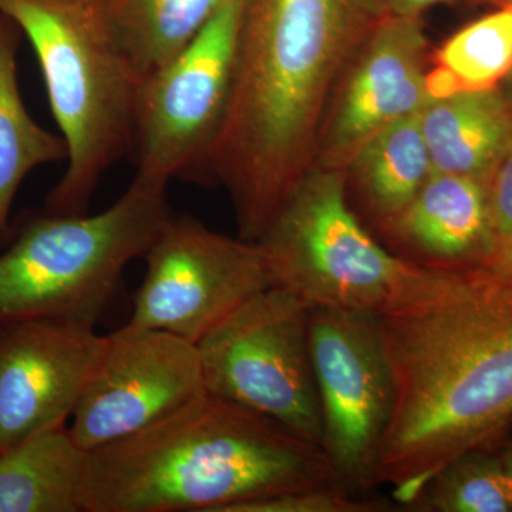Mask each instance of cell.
Returning a JSON list of instances; mask_svg holds the SVG:
<instances>
[{
	"label": "cell",
	"instance_id": "cell-1",
	"mask_svg": "<svg viewBox=\"0 0 512 512\" xmlns=\"http://www.w3.org/2000/svg\"><path fill=\"white\" fill-rule=\"evenodd\" d=\"M394 382L377 484L403 507L454 458L512 431V284L480 266L437 272L376 316Z\"/></svg>",
	"mask_w": 512,
	"mask_h": 512
},
{
	"label": "cell",
	"instance_id": "cell-2",
	"mask_svg": "<svg viewBox=\"0 0 512 512\" xmlns=\"http://www.w3.org/2000/svg\"><path fill=\"white\" fill-rule=\"evenodd\" d=\"M382 0H244L227 109L198 177L258 241L315 160L323 116Z\"/></svg>",
	"mask_w": 512,
	"mask_h": 512
},
{
	"label": "cell",
	"instance_id": "cell-3",
	"mask_svg": "<svg viewBox=\"0 0 512 512\" xmlns=\"http://www.w3.org/2000/svg\"><path fill=\"white\" fill-rule=\"evenodd\" d=\"M326 485L340 484L322 447L204 392L140 433L89 451L83 508L231 512Z\"/></svg>",
	"mask_w": 512,
	"mask_h": 512
},
{
	"label": "cell",
	"instance_id": "cell-4",
	"mask_svg": "<svg viewBox=\"0 0 512 512\" xmlns=\"http://www.w3.org/2000/svg\"><path fill=\"white\" fill-rule=\"evenodd\" d=\"M0 12L35 50L67 147L66 170L43 211L87 214L104 175L133 151L144 77L114 35L103 0H0Z\"/></svg>",
	"mask_w": 512,
	"mask_h": 512
},
{
	"label": "cell",
	"instance_id": "cell-5",
	"mask_svg": "<svg viewBox=\"0 0 512 512\" xmlns=\"http://www.w3.org/2000/svg\"><path fill=\"white\" fill-rule=\"evenodd\" d=\"M167 187L134 174L99 214L37 211L0 252V329L35 319L96 326L134 259L171 217Z\"/></svg>",
	"mask_w": 512,
	"mask_h": 512
},
{
	"label": "cell",
	"instance_id": "cell-6",
	"mask_svg": "<svg viewBox=\"0 0 512 512\" xmlns=\"http://www.w3.org/2000/svg\"><path fill=\"white\" fill-rule=\"evenodd\" d=\"M255 242L274 286L311 308L383 315L419 295L437 275L380 245L353 212L345 171L316 165Z\"/></svg>",
	"mask_w": 512,
	"mask_h": 512
},
{
	"label": "cell",
	"instance_id": "cell-7",
	"mask_svg": "<svg viewBox=\"0 0 512 512\" xmlns=\"http://www.w3.org/2000/svg\"><path fill=\"white\" fill-rule=\"evenodd\" d=\"M311 306L281 286L245 302L197 343L205 392L264 414L322 447Z\"/></svg>",
	"mask_w": 512,
	"mask_h": 512
},
{
	"label": "cell",
	"instance_id": "cell-8",
	"mask_svg": "<svg viewBox=\"0 0 512 512\" xmlns=\"http://www.w3.org/2000/svg\"><path fill=\"white\" fill-rule=\"evenodd\" d=\"M244 0H225L173 62L141 84L136 174L168 187L198 177L227 109Z\"/></svg>",
	"mask_w": 512,
	"mask_h": 512
},
{
	"label": "cell",
	"instance_id": "cell-9",
	"mask_svg": "<svg viewBox=\"0 0 512 512\" xmlns=\"http://www.w3.org/2000/svg\"><path fill=\"white\" fill-rule=\"evenodd\" d=\"M311 355L322 448L353 494L379 487L377 461L394 409V382L376 315L312 308Z\"/></svg>",
	"mask_w": 512,
	"mask_h": 512
},
{
	"label": "cell",
	"instance_id": "cell-10",
	"mask_svg": "<svg viewBox=\"0 0 512 512\" xmlns=\"http://www.w3.org/2000/svg\"><path fill=\"white\" fill-rule=\"evenodd\" d=\"M128 323L198 342L274 286L258 242L232 238L191 217L165 222L146 255Z\"/></svg>",
	"mask_w": 512,
	"mask_h": 512
},
{
	"label": "cell",
	"instance_id": "cell-11",
	"mask_svg": "<svg viewBox=\"0 0 512 512\" xmlns=\"http://www.w3.org/2000/svg\"><path fill=\"white\" fill-rule=\"evenodd\" d=\"M195 343L130 323L106 335L69 426L93 451L140 433L204 393Z\"/></svg>",
	"mask_w": 512,
	"mask_h": 512
},
{
	"label": "cell",
	"instance_id": "cell-12",
	"mask_svg": "<svg viewBox=\"0 0 512 512\" xmlns=\"http://www.w3.org/2000/svg\"><path fill=\"white\" fill-rule=\"evenodd\" d=\"M431 55L421 18L387 15L340 76L320 126L312 165L346 171L383 128L420 113L431 99Z\"/></svg>",
	"mask_w": 512,
	"mask_h": 512
},
{
	"label": "cell",
	"instance_id": "cell-13",
	"mask_svg": "<svg viewBox=\"0 0 512 512\" xmlns=\"http://www.w3.org/2000/svg\"><path fill=\"white\" fill-rule=\"evenodd\" d=\"M104 343L94 326L69 320L0 329V451L67 426Z\"/></svg>",
	"mask_w": 512,
	"mask_h": 512
},
{
	"label": "cell",
	"instance_id": "cell-14",
	"mask_svg": "<svg viewBox=\"0 0 512 512\" xmlns=\"http://www.w3.org/2000/svg\"><path fill=\"white\" fill-rule=\"evenodd\" d=\"M380 234L393 254L427 271L474 268L497 244L488 181L433 171Z\"/></svg>",
	"mask_w": 512,
	"mask_h": 512
},
{
	"label": "cell",
	"instance_id": "cell-15",
	"mask_svg": "<svg viewBox=\"0 0 512 512\" xmlns=\"http://www.w3.org/2000/svg\"><path fill=\"white\" fill-rule=\"evenodd\" d=\"M420 126L437 173L488 181L512 144V109L498 89L430 100Z\"/></svg>",
	"mask_w": 512,
	"mask_h": 512
},
{
	"label": "cell",
	"instance_id": "cell-16",
	"mask_svg": "<svg viewBox=\"0 0 512 512\" xmlns=\"http://www.w3.org/2000/svg\"><path fill=\"white\" fill-rule=\"evenodd\" d=\"M87 457L69 426L0 451V512H84Z\"/></svg>",
	"mask_w": 512,
	"mask_h": 512
},
{
	"label": "cell",
	"instance_id": "cell-17",
	"mask_svg": "<svg viewBox=\"0 0 512 512\" xmlns=\"http://www.w3.org/2000/svg\"><path fill=\"white\" fill-rule=\"evenodd\" d=\"M345 173L360 207L377 231H382L433 173L420 113L390 124L366 141Z\"/></svg>",
	"mask_w": 512,
	"mask_h": 512
},
{
	"label": "cell",
	"instance_id": "cell-18",
	"mask_svg": "<svg viewBox=\"0 0 512 512\" xmlns=\"http://www.w3.org/2000/svg\"><path fill=\"white\" fill-rule=\"evenodd\" d=\"M22 36L16 23L0 12V249L12 234L10 212L25 178L67 157L63 137L39 126L23 103L16 63Z\"/></svg>",
	"mask_w": 512,
	"mask_h": 512
},
{
	"label": "cell",
	"instance_id": "cell-19",
	"mask_svg": "<svg viewBox=\"0 0 512 512\" xmlns=\"http://www.w3.org/2000/svg\"><path fill=\"white\" fill-rule=\"evenodd\" d=\"M225 0H103L114 35L146 79L190 45Z\"/></svg>",
	"mask_w": 512,
	"mask_h": 512
},
{
	"label": "cell",
	"instance_id": "cell-20",
	"mask_svg": "<svg viewBox=\"0 0 512 512\" xmlns=\"http://www.w3.org/2000/svg\"><path fill=\"white\" fill-rule=\"evenodd\" d=\"M512 67V5L468 23L431 55V99L500 86Z\"/></svg>",
	"mask_w": 512,
	"mask_h": 512
},
{
	"label": "cell",
	"instance_id": "cell-21",
	"mask_svg": "<svg viewBox=\"0 0 512 512\" xmlns=\"http://www.w3.org/2000/svg\"><path fill=\"white\" fill-rule=\"evenodd\" d=\"M419 512H512L497 448H478L440 468L410 505Z\"/></svg>",
	"mask_w": 512,
	"mask_h": 512
},
{
	"label": "cell",
	"instance_id": "cell-22",
	"mask_svg": "<svg viewBox=\"0 0 512 512\" xmlns=\"http://www.w3.org/2000/svg\"><path fill=\"white\" fill-rule=\"evenodd\" d=\"M402 507L392 501L350 493L340 485L309 488L241 504L231 512H390Z\"/></svg>",
	"mask_w": 512,
	"mask_h": 512
},
{
	"label": "cell",
	"instance_id": "cell-23",
	"mask_svg": "<svg viewBox=\"0 0 512 512\" xmlns=\"http://www.w3.org/2000/svg\"><path fill=\"white\" fill-rule=\"evenodd\" d=\"M491 218L498 241L512 237V144L488 180Z\"/></svg>",
	"mask_w": 512,
	"mask_h": 512
},
{
	"label": "cell",
	"instance_id": "cell-24",
	"mask_svg": "<svg viewBox=\"0 0 512 512\" xmlns=\"http://www.w3.org/2000/svg\"><path fill=\"white\" fill-rule=\"evenodd\" d=\"M478 266L495 278L512 284V237L498 241L490 255Z\"/></svg>",
	"mask_w": 512,
	"mask_h": 512
},
{
	"label": "cell",
	"instance_id": "cell-25",
	"mask_svg": "<svg viewBox=\"0 0 512 512\" xmlns=\"http://www.w3.org/2000/svg\"><path fill=\"white\" fill-rule=\"evenodd\" d=\"M389 15L421 18L423 13L434 6L456 5L460 0H382Z\"/></svg>",
	"mask_w": 512,
	"mask_h": 512
},
{
	"label": "cell",
	"instance_id": "cell-26",
	"mask_svg": "<svg viewBox=\"0 0 512 512\" xmlns=\"http://www.w3.org/2000/svg\"><path fill=\"white\" fill-rule=\"evenodd\" d=\"M498 457L503 466L505 481H507L508 493L512 504V436L505 437L497 447Z\"/></svg>",
	"mask_w": 512,
	"mask_h": 512
},
{
	"label": "cell",
	"instance_id": "cell-27",
	"mask_svg": "<svg viewBox=\"0 0 512 512\" xmlns=\"http://www.w3.org/2000/svg\"><path fill=\"white\" fill-rule=\"evenodd\" d=\"M500 90V93L503 94L505 101L510 104L512 109V67L510 72H508L507 76L504 77L503 82L500 83V86L497 87Z\"/></svg>",
	"mask_w": 512,
	"mask_h": 512
},
{
	"label": "cell",
	"instance_id": "cell-28",
	"mask_svg": "<svg viewBox=\"0 0 512 512\" xmlns=\"http://www.w3.org/2000/svg\"><path fill=\"white\" fill-rule=\"evenodd\" d=\"M487 5L491 6H503V5H512V0H487Z\"/></svg>",
	"mask_w": 512,
	"mask_h": 512
},
{
	"label": "cell",
	"instance_id": "cell-29",
	"mask_svg": "<svg viewBox=\"0 0 512 512\" xmlns=\"http://www.w3.org/2000/svg\"><path fill=\"white\" fill-rule=\"evenodd\" d=\"M468 2L476 3V5H487V0H468Z\"/></svg>",
	"mask_w": 512,
	"mask_h": 512
}]
</instances>
